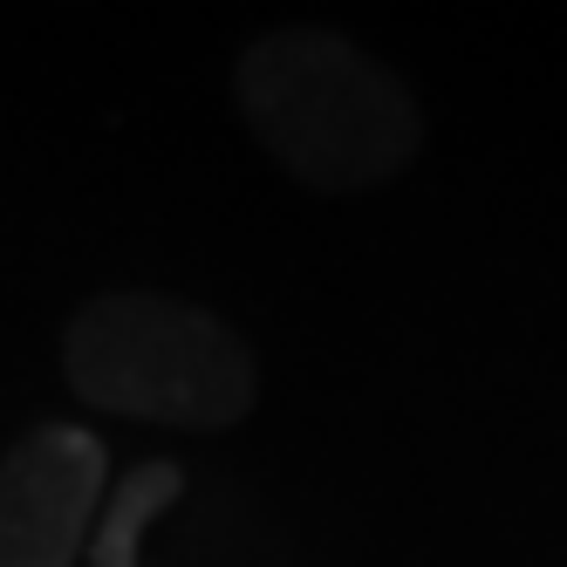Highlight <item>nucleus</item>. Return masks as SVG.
Wrapping results in <instances>:
<instances>
[{"label": "nucleus", "mask_w": 567, "mask_h": 567, "mask_svg": "<svg viewBox=\"0 0 567 567\" xmlns=\"http://www.w3.org/2000/svg\"><path fill=\"white\" fill-rule=\"evenodd\" d=\"M254 144L308 192H370L411 172L424 116L396 75L336 28H267L233 69Z\"/></svg>", "instance_id": "nucleus-1"}, {"label": "nucleus", "mask_w": 567, "mask_h": 567, "mask_svg": "<svg viewBox=\"0 0 567 567\" xmlns=\"http://www.w3.org/2000/svg\"><path fill=\"white\" fill-rule=\"evenodd\" d=\"M178 493H185V472H178V465H165V458L131 465L124 478L110 485V499H103V513H96V534H90L83 567H144V534H151V519L165 513V506H178Z\"/></svg>", "instance_id": "nucleus-4"}, {"label": "nucleus", "mask_w": 567, "mask_h": 567, "mask_svg": "<svg viewBox=\"0 0 567 567\" xmlns=\"http://www.w3.org/2000/svg\"><path fill=\"white\" fill-rule=\"evenodd\" d=\"M62 377L90 411L178 431H233L260 396L247 342L172 295H96L62 329Z\"/></svg>", "instance_id": "nucleus-2"}, {"label": "nucleus", "mask_w": 567, "mask_h": 567, "mask_svg": "<svg viewBox=\"0 0 567 567\" xmlns=\"http://www.w3.org/2000/svg\"><path fill=\"white\" fill-rule=\"evenodd\" d=\"M110 499V452L83 424H42L0 458V567H83Z\"/></svg>", "instance_id": "nucleus-3"}]
</instances>
